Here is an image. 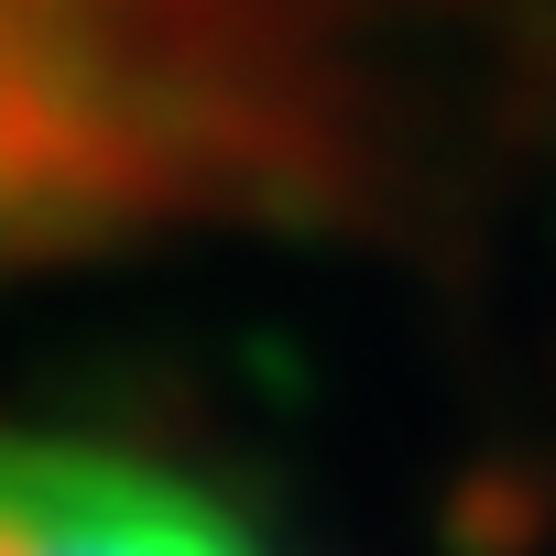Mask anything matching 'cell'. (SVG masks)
<instances>
[{
    "label": "cell",
    "instance_id": "1",
    "mask_svg": "<svg viewBox=\"0 0 556 556\" xmlns=\"http://www.w3.org/2000/svg\"><path fill=\"white\" fill-rule=\"evenodd\" d=\"M0 556H273V545L175 458L66 426H0Z\"/></svg>",
    "mask_w": 556,
    "mask_h": 556
}]
</instances>
